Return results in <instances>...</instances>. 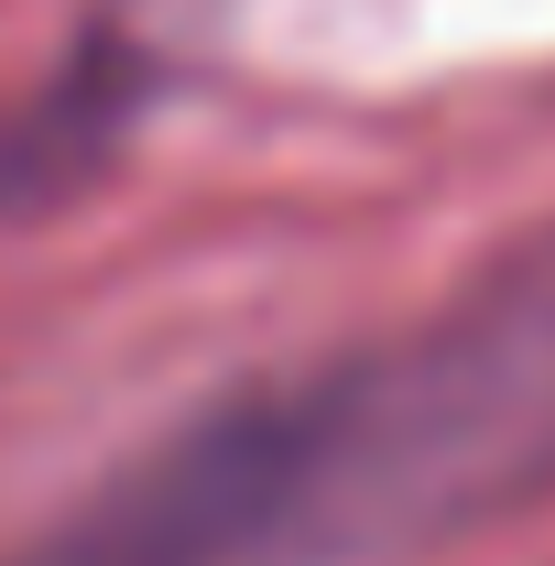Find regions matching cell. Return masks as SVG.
Masks as SVG:
<instances>
[{
  "label": "cell",
  "instance_id": "1",
  "mask_svg": "<svg viewBox=\"0 0 555 566\" xmlns=\"http://www.w3.org/2000/svg\"><path fill=\"white\" fill-rule=\"evenodd\" d=\"M555 501V218L316 370L229 381L0 566H381Z\"/></svg>",
  "mask_w": 555,
  "mask_h": 566
},
{
  "label": "cell",
  "instance_id": "2",
  "mask_svg": "<svg viewBox=\"0 0 555 566\" xmlns=\"http://www.w3.org/2000/svg\"><path fill=\"white\" fill-rule=\"evenodd\" d=\"M109 132H121V76H98V66H76L66 87H44V98L0 109V218L33 208L44 186H66Z\"/></svg>",
  "mask_w": 555,
  "mask_h": 566
}]
</instances>
